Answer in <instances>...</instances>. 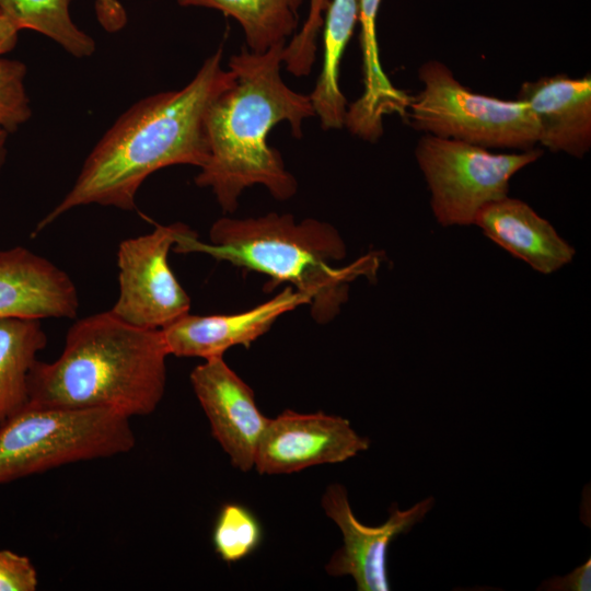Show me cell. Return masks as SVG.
<instances>
[{"label": "cell", "mask_w": 591, "mask_h": 591, "mask_svg": "<svg viewBox=\"0 0 591 591\" xmlns=\"http://www.w3.org/2000/svg\"><path fill=\"white\" fill-rule=\"evenodd\" d=\"M223 49L209 56L181 90L160 92L129 107L85 159L66 196L37 224L40 231L79 206L136 208V195L152 173L171 165L202 167L209 155L206 117L234 82L221 66Z\"/></svg>", "instance_id": "obj_1"}, {"label": "cell", "mask_w": 591, "mask_h": 591, "mask_svg": "<svg viewBox=\"0 0 591 591\" xmlns=\"http://www.w3.org/2000/svg\"><path fill=\"white\" fill-rule=\"evenodd\" d=\"M285 45L262 54L245 46L232 55L228 66L234 82L209 107V155L195 183L209 187L224 212L235 211L241 194L254 185L264 186L277 200L290 199L298 190L296 177L267 140L281 121L301 138L303 121L315 117L310 96L282 80Z\"/></svg>", "instance_id": "obj_2"}, {"label": "cell", "mask_w": 591, "mask_h": 591, "mask_svg": "<svg viewBox=\"0 0 591 591\" xmlns=\"http://www.w3.org/2000/svg\"><path fill=\"white\" fill-rule=\"evenodd\" d=\"M167 356L161 329L131 325L111 310L95 313L69 327L56 360L35 361L28 402L147 416L164 396Z\"/></svg>", "instance_id": "obj_3"}, {"label": "cell", "mask_w": 591, "mask_h": 591, "mask_svg": "<svg viewBox=\"0 0 591 591\" xmlns=\"http://www.w3.org/2000/svg\"><path fill=\"white\" fill-rule=\"evenodd\" d=\"M173 250L204 253L263 274L269 278L270 289L288 282L310 298V312L318 324L329 323L340 313L352 280L362 275L373 277L378 268L375 256L336 266L347 254L337 229L312 218L297 221L290 213L220 218L210 228L209 242L200 241L195 231L183 224Z\"/></svg>", "instance_id": "obj_4"}, {"label": "cell", "mask_w": 591, "mask_h": 591, "mask_svg": "<svg viewBox=\"0 0 591 591\" xmlns=\"http://www.w3.org/2000/svg\"><path fill=\"white\" fill-rule=\"evenodd\" d=\"M130 418L102 408L27 404L0 426V485L135 448Z\"/></svg>", "instance_id": "obj_5"}, {"label": "cell", "mask_w": 591, "mask_h": 591, "mask_svg": "<svg viewBox=\"0 0 591 591\" xmlns=\"http://www.w3.org/2000/svg\"><path fill=\"white\" fill-rule=\"evenodd\" d=\"M418 77L422 89L407 111L417 130L486 149L526 151L537 144L538 127L525 102L476 93L438 60L422 63Z\"/></svg>", "instance_id": "obj_6"}, {"label": "cell", "mask_w": 591, "mask_h": 591, "mask_svg": "<svg viewBox=\"0 0 591 591\" xmlns=\"http://www.w3.org/2000/svg\"><path fill=\"white\" fill-rule=\"evenodd\" d=\"M543 154L538 148L494 153L467 142L424 135L415 149L441 227L474 224L477 213L509 193L510 179Z\"/></svg>", "instance_id": "obj_7"}, {"label": "cell", "mask_w": 591, "mask_h": 591, "mask_svg": "<svg viewBox=\"0 0 591 591\" xmlns=\"http://www.w3.org/2000/svg\"><path fill=\"white\" fill-rule=\"evenodd\" d=\"M182 227L157 225L148 234L119 243V292L111 311L124 322L162 329L189 313L190 298L169 265V253Z\"/></svg>", "instance_id": "obj_8"}, {"label": "cell", "mask_w": 591, "mask_h": 591, "mask_svg": "<svg viewBox=\"0 0 591 591\" xmlns=\"http://www.w3.org/2000/svg\"><path fill=\"white\" fill-rule=\"evenodd\" d=\"M433 506V497H427L406 510H399L393 503L384 523L366 525L354 514L345 486L331 484L323 494L322 507L341 531L343 546L326 564L327 573L333 577L350 576L359 591H389L390 544L422 521Z\"/></svg>", "instance_id": "obj_9"}, {"label": "cell", "mask_w": 591, "mask_h": 591, "mask_svg": "<svg viewBox=\"0 0 591 591\" xmlns=\"http://www.w3.org/2000/svg\"><path fill=\"white\" fill-rule=\"evenodd\" d=\"M369 447V438L358 434L346 418L286 409L268 420L254 467L259 474H291L345 462Z\"/></svg>", "instance_id": "obj_10"}, {"label": "cell", "mask_w": 591, "mask_h": 591, "mask_svg": "<svg viewBox=\"0 0 591 591\" xmlns=\"http://www.w3.org/2000/svg\"><path fill=\"white\" fill-rule=\"evenodd\" d=\"M189 379L212 437L232 465L242 472L254 468L269 419L257 407L253 390L223 357L206 359L192 371Z\"/></svg>", "instance_id": "obj_11"}, {"label": "cell", "mask_w": 591, "mask_h": 591, "mask_svg": "<svg viewBox=\"0 0 591 591\" xmlns=\"http://www.w3.org/2000/svg\"><path fill=\"white\" fill-rule=\"evenodd\" d=\"M310 298L288 286L274 298L233 314L194 315L187 313L161 329L169 355L202 358L223 357L233 346H245L267 333L278 317Z\"/></svg>", "instance_id": "obj_12"}, {"label": "cell", "mask_w": 591, "mask_h": 591, "mask_svg": "<svg viewBox=\"0 0 591 591\" xmlns=\"http://www.w3.org/2000/svg\"><path fill=\"white\" fill-rule=\"evenodd\" d=\"M78 308L66 271L24 246L0 251V318H72Z\"/></svg>", "instance_id": "obj_13"}, {"label": "cell", "mask_w": 591, "mask_h": 591, "mask_svg": "<svg viewBox=\"0 0 591 591\" xmlns=\"http://www.w3.org/2000/svg\"><path fill=\"white\" fill-rule=\"evenodd\" d=\"M517 100L525 102L538 127V142L553 152L583 158L591 148V76L565 73L524 82Z\"/></svg>", "instance_id": "obj_14"}, {"label": "cell", "mask_w": 591, "mask_h": 591, "mask_svg": "<svg viewBox=\"0 0 591 591\" xmlns=\"http://www.w3.org/2000/svg\"><path fill=\"white\" fill-rule=\"evenodd\" d=\"M474 224L493 242L534 270L549 275L569 263L576 250L526 202L506 196L485 206Z\"/></svg>", "instance_id": "obj_15"}, {"label": "cell", "mask_w": 591, "mask_h": 591, "mask_svg": "<svg viewBox=\"0 0 591 591\" xmlns=\"http://www.w3.org/2000/svg\"><path fill=\"white\" fill-rule=\"evenodd\" d=\"M381 0H358L363 92L348 104L345 127L356 137L375 142L383 135V118H406L412 95L393 85L382 69L376 36Z\"/></svg>", "instance_id": "obj_16"}, {"label": "cell", "mask_w": 591, "mask_h": 591, "mask_svg": "<svg viewBox=\"0 0 591 591\" xmlns=\"http://www.w3.org/2000/svg\"><path fill=\"white\" fill-rule=\"evenodd\" d=\"M357 23L358 0L329 1L322 26V69L309 94L315 116L325 130L340 129L345 125L348 102L339 86V69Z\"/></svg>", "instance_id": "obj_17"}, {"label": "cell", "mask_w": 591, "mask_h": 591, "mask_svg": "<svg viewBox=\"0 0 591 591\" xmlns=\"http://www.w3.org/2000/svg\"><path fill=\"white\" fill-rule=\"evenodd\" d=\"M47 336L38 318H0V426L28 402V374Z\"/></svg>", "instance_id": "obj_18"}, {"label": "cell", "mask_w": 591, "mask_h": 591, "mask_svg": "<svg viewBox=\"0 0 591 591\" xmlns=\"http://www.w3.org/2000/svg\"><path fill=\"white\" fill-rule=\"evenodd\" d=\"M182 7L215 9L241 25L246 48L265 53L286 44L298 32L299 10L304 0H176Z\"/></svg>", "instance_id": "obj_19"}, {"label": "cell", "mask_w": 591, "mask_h": 591, "mask_svg": "<svg viewBox=\"0 0 591 591\" xmlns=\"http://www.w3.org/2000/svg\"><path fill=\"white\" fill-rule=\"evenodd\" d=\"M71 0H0L1 12L21 30H32L58 43L77 58L91 56L95 43L71 20Z\"/></svg>", "instance_id": "obj_20"}, {"label": "cell", "mask_w": 591, "mask_h": 591, "mask_svg": "<svg viewBox=\"0 0 591 591\" xmlns=\"http://www.w3.org/2000/svg\"><path fill=\"white\" fill-rule=\"evenodd\" d=\"M211 538L215 552L223 561L236 563L260 546L263 528L247 507L228 502L218 512Z\"/></svg>", "instance_id": "obj_21"}, {"label": "cell", "mask_w": 591, "mask_h": 591, "mask_svg": "<svg viewBox=\"0 0 591 591\" xmlns=\"http://www.w3.org/2000/svg\"><path fill=\"white\" fill-rule=\"evenodd\" d=\"M331 0H310L308 18L282 50L285 68L294 77H306L316 60L317 40Z\"/></svg>", "instance_id": "obj_22"}, {"label": "cell", "mask_w": 591, "mask_h": 591, "mask_svg": "<svg viewBox=\"0 0 591 591\" xmlns=\"http://www.w3.org/2000/svg\"><path fill=\"white\" fill-rule=\"evenodd\" d=\"M25 76L23 62L0 56V128L8 134L15 131L32 115Z\"/></svg>", "instance_id": "obj_23"}, {"label": "cell", "mask_w": 591, "mask_h": 591, "mask_svg": "<svg viewBox=\"0 0 591 591\" xmlns=\"http://www.w3.org/2000/svg\"><path fill=\"white\" fill-rule=\"evenodd\" d=\"M38 573L32 560L10 549H0V591H34Z\"/></svg>", "instance_id": "obj_24"}, {"label": "cell", "mask_w": 591, "mask_h": 591, "mask_svg": "<svg viewBox=\"0 0 591 591\" xmlns=\"http://www.w3.org/2000/svg\"><path fill=\"white\" fill-rule=\"evenodd\" d=\"M537 590L547 591H590L591 590V559L588 558L581 566L563 577H552L542 582Z\"/></svg>", "instance_id": "obj_25"}, {"label": "cell", "mask_w": 591, "mask_h": 591, "mask_svg": "<svg viewBox=\"0 0 591 591\" xmlns=\"http://www.w3.org/2000/svg\"><path fill=\"white\" fill-rule=\"evenodd\" d=\"M18 34V27L0 10V56L14 48Z\"/></svg>", "instance_id": "obj_26"}, {"label": "cell", "mask_w": 591, "mask_h": 591, "mask_svg": "<svg viewBox=\"0 0 591 591\" xmlns=\"http://www.w3.org/2000/svg\"><path fill=\"white\" fill-rule=\"evenodd\" d=\"M7 138L8 132L0 128V172L4 165L7 158Z\"/></svg>", "instance_id": "obj_27"}]
</instances>
